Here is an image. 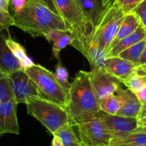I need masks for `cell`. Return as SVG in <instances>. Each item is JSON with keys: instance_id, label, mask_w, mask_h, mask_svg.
I'll return each instance as SVG.
<instances>
[{"instance_id": "cell-1", "label": "cell", "mask_w": 146, "mask_h": 146, "mask_svg": "<svg viewBox=\"0 0 146 146\" xmlns=\"http://www.w3.org/2000/svg\"><path fill=\"white\" fill-rule=\"evenodd\" d=\"M99 101L88 72H78L69 90L65 108L69 123L74 127L78 123L95 118L100 111Z\"/></svg>"}, {"instance_id": "cell-2", "label": "cell", "mask_w": 146, "mask_h": 146, "mask_svg": "<svg viewBox=\"0 0 146 146\" xmlns=\"http://www.w3.org/2000/svg\"><path fill=\"white\" fill-rule=\"evenodd\" d=\"M12 17L14 26L34 37L44 36L52 29L68 32L60 15L51 10L42 0H28L23 10Z\"/></svg>"}, {"instance_id": "cell-3", "label": "cell", "mask_w": 146, "mask_h": 146, "mask_svg": "<svg viewBox=\"0 0 146 146\" xmlns=\"http://www.w3.org/2000/svg\"><path fill=\"white\" fill-rule=\"evenodd\" d=\"M54 2L71 36V45L88 59L95 29L87 19L79 2L78 0H54Z\"/></svg>"}, {"instance_id": "cell-4", "label": "cell", "mask_w": 146, "mask_h": 146, "mask_svg": "<svg viewBox=\"0 0 146 146\" xmlns=\"http://www.w3.org/2000/svg\"><path fill=\"white\" fill-rule=\"evenodd\" d=\"M24 70L38 88L43 98L65 109L69 91L58 82L52 72L40 64H35Z\"/></svg>"}, {"instance_id": "cell-5", "label": "cell", "mask_w": 146, "mask_h": 146, "mask_svg": "<svg viewBox=\"0 0 146 146\" xmlns=\"http://www.w3.org/2000/svg\"><path fill=\"white\" fill-rule=\"evenodd\" d=\"M28 114L40 121L52 134L69 123L64 108L44 98H35L26 104Z\"/></svg>"}, {"instance_id": "cell-6", "label": "cell", "mask_w": 146, "mask_h": 146, "mask_svg": "<svg viewBox=\"0 0 146 146\" xmlns=\"http://www.w3.org/2000/svg\"><path fill=\"white\" fill-rule=\"evenodd\" d=\"M125 16V15L122 9L114 2H112L95 27L90 44H96L106 54L107 50L115 38Z\"/></svg>"}, {"instance_id": "cell-7", "label": "cell", "mask_w": 146, "mask_h": 146, "mask_svg": "<svg viewBox=\"0 0 146 146\" xmlns=\"http://www.w3.org/2000/svg\"><path fill=\"white\" fill-rule=\"evenodd\" d=\"M75 126L83 146H109L112 136L97 117L78 123Z\"/></svg>"}, {"instance_id": "cell-8", "label": "cell", "mask_w": 146, "mask_h": 146, "mask_svg": "<svg viewBox=\"0 0 146 146\" xmlns=\"http://www.w3.org/2000/svg\"><path fill=\"white\" fill-rule=\"evenodd\" d=\"M9 78L14 98L17 104H27L35 98H43L38 88L24 70L15 72L9 75Z\"/></svg>"}, {"instance_id": "cell-9", "label": "cell", "mask_w": 146, "mask_h": 146, "mask_svg": "<svg viewBox=\"0 0 146 146\" xmlns=\"http://www.w3.org/2000/svg\"><path fill=\"white\" fill-rule=\"evenodd\" d=\"M88 72L92 88L99 100L115 95L120 88L121 82L107 72L104 67L93 68Z\"/></svg>"}, {"instance_id": "cell-10", "label": "cell", "mask_w": 146, "mask_h": 146, "mask_svg": "<svg viewBox=\"0 0 146 146\" xmlns=\"http://www.w3.org/2000/svg\"><path fill=\"white\" fill-rule=\"evenodd\" d=\"M96 117L100 120L105 130L112 137L130 133L138 127L137 118L108 114L101 110Z\"/></svg>"}, {"instance_id": "cell-11", "label": "cell", "mask_w": 146, "mask_h": 146, "mask_svg": "<svg viewBox=\"0 0 146 146\" xmlns=\"http://www.w3.org/2000/svg\"><path fill=\"white\" fill-rule=\"evenodd\" d=\"M17 105L14 98L0 103V133L19 134L20 128L17 116Z\"/></svg>"}, {"instance_id": "cell-12", "label": "cell", "mask_w": 146, "mask_h": 146, "mask_svg": "<svg viewBox=\"0 0 146 146\" xmlns=\"http://www.w3.org/2000/svg\"><path fill=\"white\" fill-rule=\"evenodd\" d=\"M120 102V109L117 115L125 117L137 118L138 117L142 108L135 93L129 89H123L120 87L115 93Z\"/></svg>"}, {"instance_id": "cell-13", "label": "cell", "mask_w": 146, "mask_h": 146, "mask_svg": "<svg viewBox=\"0 0 146 146\" xmlns=\"http://www.w3.org/2000/svg\"><path fill=\"white\" fill-rule=\"evenodd\" d=\"M104 67L107 72L123 83L135 72L137 65L118 57H113L105 60Z\"/></svg>"}, {"instance_id": "cell-14", "label": "cell", "mask_w": 146, "mask_h": 146, "mask_svg": "<svg viewBox=\"0 0 146 146\" xmlns=\"http://www.w3.org/2000/svg\"><path fill=\"white\" fill-rule=\"evenodd\" d=\"M19 70H23L20 62L9 50L6 43V37L2 33L0 35V72L10 75Z\"/></svg>"}, {"instance_id": "cell-15", "label": "cell", "mask_w": 146, "mask_h": 146, "mask_svg": "<svg viewBox=\"0 0 146 146\" xmlns=\"http://www.w3.org/2000/svg\"><path fill=\"white\" fill-rule=\"evenodd\" d=\"M146 38V29L140 24L137 29L133 33L129 35L128 36L123 39V40L117 43L116 45L108 50L106 52V58L109 57H117L120 52L131 46L137 44L141 40Z\"/></svg>"}, {"instance_id": "cell-16", "label": "cell", "mask_w": 146, "mask_h": 146, "mask_svg": "<svg viewBox=\"0 0 146 146\" xmlns=\"http://www.w3.org/2000/svg\"><path fill=\"white\" fill-rule=\"evenodd\" d=\"M86 16L93 28L96 27L101 17L109 6H105L102 0H78Z\"/></svg>"}, {"instance_id": "cell-17", "label": "cell", "mask_w": 146, "mask_h": 146, "mask_svg": "<svg viewBox=\"0 0 146 146\" xmlns=\"http://www.w3.org/2000/svg\"><path fill=\"white\" fill-rule=\"evenodd\" d=\"M140 24L141 23H140L138 17L134 12H130V13L125 15L120 27H119L118 31H117L115 38L112 41L108 50L114 47L117 43L120 42L121 40H123V39L133 33L138 28Z\"/></svg>"}, {"instance_id": "cell-18", "label": "cell", "mask_w": 146, "mask_h": 146, "mask_svg": "<svg viewBox=\"0 0 146 146\" xmlns=\"http://www.w3.org/2000/svg\"><path fill=\"white\" fill-rule=\"evenodd\" d=\"M146 145V134L143 133H127L112 137L109 146Z\"/></svg>"}, {"instance_id": "cell-19", "label": "cell", "mask_w": 146, "mask_h": 146, "mask_svg": "<svg viewBox=\"0 0 146 146\" xmlns=\"http://www.w3.org/2000/svg\"><path fill=\"white\" fill-rule=\"evenodd\" d=\"M53 135L60 139L64 146H83L73 130V126L70 123L62 127Z\"/></svg>"}, {"instance_id": "cell-20", "label": "cell", "mask_w": 146, "mask_h": 146, "mask_svg": "<svg viewBox=\"0 0 146 146\" xmlns=\"http://www.w3.org/2000/svg\"><path fill=\"white\" fill-rule=\"evenodd\" d=\"M146 44V38L120 52L117 57L134 63L137 66Z\"/></svg>"}, {"instance_id": "cell-21", "label": "cell", "mask_w": 146, "mask_h": 146, "mask_svg": "<svg viewBox=\"0 0 146 146\" xmlns=\"http://www.w3.org/2000/svg\"><path fill=\"white\" fill-rule=\"evenodd\" d=\"M99 104L101 111L108 114L117 115L120 109V102L116 95L100 100Z\"/></svg>"}, {"instance_id": "cell-22", "label": "cell", "mask_w": 146, "mask_h": 146, "mask_svg": "<svg viewBox=\"0 0 146 146\" xmlns=\"http://www.w3.org/2000/svg\"><path fill=\"white\" fill-rule=\"evenodd\" d=\"M123 83L127 89L134 93H137L146 87V75H141L135 72Z\"/></svg>"}, {"instance_id": "cell-23", "label": "cell", "mask_w": 146, "mask_h": 146, "mask_svg": "<svg viewBox=\"0 0 146 146\" xmlns=\"http://www.w3.org/2000/svg\"><path fill=\"white\" fill-rule=\"evenodd\" d=\"M14 98L9 75L0 72V102Z\"/></svg>"}, {"instance_id": "cell-24", "label": "cell", "mask_w": 146, "mask_h": 146, "mask_svg": "<svg viewBox=\"0 0 146 146\" xmlns=\"http://www.w3.org/2000/svg\"><path fill=\"white\" fill-rule=\"evenodd\" d=\"M54 74L56 79L58 80V82L66 90L69 91L70 87H71V84L68 82V72H67V69L62 65L60 60H58V62H57V65H56L55 72H54Z\"/></svg>"}, {"instance_id": "cell-25", "label": "cell", "mask_w": 146, "mask_h": 146, "mask_svg": "<svg viewBox=\"0 0 146 146\" xmlns=\"http://www.w3.org/2000/svg\"><path fill=\"white\" fill-rule=\"evenodd\" d=\"M6 43L7 44L8 47L9 48V50L12 52V54H14V56L17 60H19V61L22 60L27 56V55L26 50L24 48L23 46L21 45L17 42L12 40L11 37L6 38Z\"/></svg>"}, {"instance_id": "cell-26", "label": "cell", "mask_w": 146, "mask_h": 146, "mask_svg": "<svg viewBox=\"0 0 146 146\" xmlns=\"http://www.w3.org/2000/svg\"><path fill=\"white\" fill-rule=\"evenodd\" d=\"M71 44L72 38L68 32L65 35H64L60 40H58V41L53 44L52 53L54 57L57 58V60H60V53L61 50L65 48L67 46L71 45Z\"/></svg>"}, {"instance_id": "cell-27", "label": "cell", "mask_w": 146, "mask_h": 146, "mask_svg": "<svg viewBox=\"0 0 146 146\" xmlns=\"http://www.w3.org/2000/svg\"><path fill=\"white\" fill-rule=\"evenodd\" d=\"M143 0H113V2L122 9L125 15L133 12Z\"/></svg>"}, {"instance_id": "cell-28", "label": "cell", "mask_w": 146, "mask_h": 146, "mask_svg": "<svg viewBox=\"0 0 146 146\" xmlns=\"http://www.w3.org/2000/svg\"><path fill=\"white\" fill-rule=\"evenodd\" d=\"M15 20L9 12L0 10V35L4 30H8L11 26H14Z\"/></svg>"}, {"instance_id": "cell-29", "label": "cell", "mask_w": 146, "mask_h": 146, "mask_svg": "<svg viewBox=\"0 0 146 146\" xmlns=\"http://www.w3.org/2000/svg\"><path fill=\"white\" fill-rule=\"evenodd\" d=\"M132 12L138 17L141 25L146 29V0H143Z\"/></svg>"}, {"instance_id": "cell-30", "label": "cell", "mask_w": 146, "mask_h": 146, "mask_svg": "<svg viewBox=\"0 0 146 146\" xmlns=\"http://www.w3.org/2000/svg\"><path fill=\"white\" fill-rule=\"evenodd\" d=\"M28 0H10L9 7L10 10L13 13V15L20 13L26 6Z\"/></svg>"}, {"instance_id": "cell-31", "label": "cell", "mask_w": 146, "mask_h": 146, "mask_svg": "<svg viewBox=\"0 0 146 146\" xmlns=\"http://www.w3.org/2000/svg\"><path fill=\"white\" fill-rule=\"evenodd\" d=\"M67 33H68V32H67V31L60 30V29H52L50 32H49L44 36V37L47 41L50 42H52V44H54V42L60 40Z\"/></svg>"}, {"instance_id": "cell-32", "label": "cell", "mask_w": 146, "mask_h": 146, "mask_svg": "<svg viewBox=\"0 0 146 146\" xmlns=\"http://www.w3.org/2000/svg\"><path fill=\"white\" fill-rule=\"evenodd\" d=\"M19 62H20L21 67H22V68L23 69V70L29 68V67H32V66L35 64L32 59L31 58V57H28V56H27L25 58H24L23 60H21V61Z\"/></svg>"}, {"instance_id": "cell-33", "label": "cell", "mask_w": 146, "mask_h": 146, "mask_svg": "<svg viewBox=\"0 0 146 146\" xmlns=\"http://www.w3.org/2000/svg\"><path fill=\"white\" fill-rule=\"evenodd\" d=\"M136 95H137V98H138L139 101L140 102V103L142 105L145 104L146 102V87L144 88V89L142 90L140 92L135 93Z\"/></svg>"}, {"instance_id": "cell-34", "label": "cell", "mask_w": 146, "mask_h": 146, "mask_svg": "<svg viewBox=\"0 0 146 146\" xmlns=\"http://www.w3.org/2000/svg\"><path fill=\"white\" fill-rule=\"evenodd\" d=\"M9 1L10 0H0V10L9 12Z\"/></svg>"}, {"instance_id": "cell-35", "label": "cell", "mask_w": 146, "mask_h": 146, "mask_svg": "<svg viewBox=\"0 0 146 146\" xmlns=\"http://www.w3.org/2000/svg\"><path fill=\"white\" fill-rule=\"evenodd\" d=\"M42 2H44V3H45L46 5L49 7H50V9H51V10H52L53 12H54L55 13L58 14L57 7H56L55 5H54V0H42Z\"/></svg>"}, {"instance_id": "cell-36", "label": "cell", "mask_w": 146, "mask_h": 146, "mask_svg": "<svg viewBox=\"0 0 146 146\" xmlns=\"http://www.w3.org/2000/svg\"><path fill=\"white\" fill-rule=\"evenodd\" d=\"M135 72L139 75H146V64H143V65L137 66Z\"/></svg>"}, {"instance_id": "cell-37", "label": "cell", "mask_w": 146, "mask_h": 146, "mask_svg": "<svg viewBox=\"0 0 146 146\" xmlns=\"http://www.w3.org/2000/svg\"><path fill=\"white\" fill-rule=\"evenodd\" d=\"M53 138L52 140V146H64L60 139L55 135H52Z\"/></svg>"}, {"instance_id": "cell-38", "label": "cell", "mask_w": 146, "mask_h": 146, "mask_svg": "<svg viewBox=\"0 0 146 146\" xmlns=\"http://www.w3.org/2000/svg\"><path fill=\"white\" fill-rule=\"evenodd\" d=\"M146 64V44L144 50L143 52V54H142L141 57H140V60H139V62L137 64V66L143 65V64Z\"/></svg>"}, {"instance_id": "cell-39", "label": "cell", "mask_w": 146, "mask_h": 146, "mask_svg": "<svg viewBox=\"0 0 146 146\" xmlns=\"http://www.w3.org/2000/svg\"><path fill=\"white\" fill-rule=\"evenodd\" d=\"M137 125L138 127H146V115L137 119Z\"/></svg>"}, {"instance_id": "cell-40", "label": "cell", "mask_w": 146, "mask_h": 146, "mask_svg": "<svg viewBox=\"0 0 146 146\" xmlns=\"http://www.w3.org/2000/svg\"><path fill=\"white\" fill-rule=\"evenodd\" d=\"M146 115V102L143 105H142V108H141V110H140V113L139 114L138 117L137 119L141 118V117H144V116Z\"/></svg>"}, {"instance_id": "cell-41", "label": "cell", "mask_w": 146, "mask_h": 146, "mask_svg": "<svg viewBox=\"0 0 146 146\" xmlns=\"http://www.w3.org/2000/svg\"><path fill=\"white\" fill-rule=\"evenodd\" d=\"M132 132H135V133H143L146 134V127H137V128L135 129V130ZM130 133H131V132H130Z\"/></svg>"}, {"instance_id": "cell-42", "label": "cell", "mask_w": 146, "mask_h": 146, "mask_svg": "<svg viewBox=\"0 0 146 146\" xmlns=\"http://www.w3.org/2000/svg\"><path fill=\"white\" fill-rule=\"evenodd\" d=\"M102 1H103V4L105 6H108L113 2V0H102Z\"/></svg>"}, {"instance_id": "cell-43", "label": "cell", "mask_w": 146, "mask_h": 146, "mask_svg": "<svg viewBox=\"0 0 146 146\" xmlns=\"http://www.w3.org/2000/svg\"><path fill=\"white\" fill-rule=\"evenodd\" d=\"M118 146H146V145H118Z\"/></svg>"}, {"instance_id": "cell-44", "label": "cell", "mask_w": 146, "mask_h": 146, "mask_svg": "<svg viewBox=\"0 0 146 146\" xmlns=\"http://www.w3.org/2000/svg\"><path fill=\"white\" fill-rule=\"evenodd\" d=\"M2 135H2V134H0V138H1V137H2Z\"/></svg>"}, {"instance_id": "cell-45", "label": "cell", "mask_w": 146, "mask_h": 146, "mask_svg": "<svg viewBox=\"0 0 146 146\" xmlns=\"http://www.w3.org/2000/svg\"><path fill=\"white\" fill-rule=\"evenodd\" d=\"M0 134H2V133H0ZM2 135H3V134H2Z\"/></svg>"}, {"instance_id": "cell-46", "label": "cell", "mask_w": 146, "mask_h": 146, "mask_svg": "<svg viewBox=\"0 0 146 146\" xmlns=\"http://www.w3.org/2000/svg\"><path fill=\"white\" fill-rule=\"evenodd\" d=\"M0 103H1V102H0Z\"/></svg>"}]
</instances>
